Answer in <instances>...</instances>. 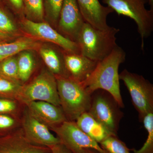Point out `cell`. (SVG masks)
<instances>
[{"instance_id": "1", "label": "cell", "mask_w": 153, "mask_h": 153, "mask_svg": "<svg viewBox=\"0 0 153 153\" xmlns=\"http://www.w3.org/2000/svg\"><path fill=\"white\" fill-rule=\"evenodd\" d=\"M126 58L125 52L117 46L109 56L98 62L94 71L81 84L91 94L98 89L107 91L121 108L124 107L121 94L118 70Z\"/></svg>"}, {"instance_id": "2", "label": "cell", "mask_w": 153, "mask_h": 153, "mask_svg": "<svg viewBox=\"0 0 153 153\" xmlns=\"http://www.w3.org/2000/svg\"><path fill=\"white\" fill-rule=\"evenodd\" d=\"M119 31L110 26L105 30H99L85 22L76 41L80 54L97 62L102 61L118 46L116 35Z\"/></svg>"}, {"instance_id": "3", "label": "cell", "mask_w": 153, "mask_h": 153, "mask_svg": "<svg viewBox=\"0 0 153 153\" xmlns=\"http://www.w3.org/2000/svg\"><path fill=\"white\" fill-rule=\"evenodd\" d=\"M60 106L67 120L75 121L90 108L91 94L81 82L70 77L55 76Z\"/></svg>"}, {"instance_id": "4", "label": "cell", "mask_w": 153, "mask_h": 153, "mask_svg": "<svg viewBox=\"0 0 153 153\" xmlns=\"http://www.w3.org/2000/svg\"><path fill=\"white\" fill-rule=\"evenodd\" d=\"M119 16L129 17L135 22L141 38V49L144 40L152 35L153 31V10H148L146 5L149 0H102Z\"/></svg>"}, {"instance_id": "5", "label": "cell", "mask_w": 153, "mask_h": 153, "mask_svg": "<svg viewBox=\"0 0 153 153\" xmlns=\"http://www.w3.org/2000/svg\"><path fill=\"white\" fill-rule=\"evenodd\" d=\"M121 107L111 94L98 89L91 94L88 113L108 130L117 135L120 123L124 114Z\"/></svg>"}, {"instance_id": "6", "label": "cell", "mask_w": 153, "mask_h": 153, "mask_svg": "<svg viewBox=\"0 0 153 153\" xmlns=\"http://www.w3.org/2000/svg\"><path fill=\"white\" fill-rule=\"evenodd\" d=\"M120 80L124 83L132 102L142 122L143 118L153 112V85L142 75L124 69L119 74Z\"/></svg>"}, {"instance_id": "7", "label": "cell", "mask_w": 153, "mask_h": 153, "mask_svg": "<svg viewBox=\"0 0 153 153\" xmlns=\"http://www.w3.org/2000/svg\"><path fill=\"white\" fill-rule=\"evenodd\" d=\"M18 101L26 105L33 101H44L60 106L56 77L43 70L32 82L23 86Z\"/></svg>"}, {"instance_id": "8", "label": "cell", "mask_w": 153, "mask_h": 153, "mask_svg": "<svg viewBox=\"0 0 153 153\" xmlns=\"http://www.w3.org/2000/svg\"><path fill=\"white\" fill-rule=\"evenodd\" d=\"M50 130L56 134L61 143L72 153H80L86 149L95 150L99 153H107L98 143L82 131L75 121H65Z\"/></svg>"}, {"instance_id": "9", "label": "cell", "mask_w": 153, "mask_h": 153, "mask_svg": "<svg viewBox=\"0 0 153 153\" xmlns=\"http://www.w3.org/2000/svg\"><path fill=\"white\" fill-rule=\"evenodd\" d=\"M22 23L25 31L31 36L53 43L67 53L80 54L77 43L64 37L47 23L28 19L24 20Z\"/></svg>"}, {"instance_id": "10", "label": "cell", "mask_w": 153, "mask_h": 153, "mask_svg": "<svg viewBox=\"0 0 153 153\" xmlns=\"http://www.w3.org/2000/svg\"><path fill=\"white\" fill-rule=\"evenodd\" d=\"M25 109L21 124L25 137L30 143L49 148L61 143L46 125L33 116L27 107Z\"/></svg>"}, {"instance_id": "11", "label": "cell", "mask_w": 153, "mask_h": 153, "mask_svg": "<svg viewBox=\"0 0 153 153\" xmlns=\"http://www.w3.org/2000/svg\"><path fill=\"white\" fill-rule=\"evenodd\" d=\"M85 23L76 0H64L57 24L60 34L76 43Z\"/></svg>"}, {"instance_id": "12", "label": "cell", "mask_w": 153, "mask_h": 153, "mask_svg": "<svg viewBox=\"0 0 153 153\" xmlns=\"http://www.w3.org/2000/svg\"><path fill=\"white\" fill-rule=\"evenodd\" d=\"M0 153H52L50 148L30 143L22 128L0 136Z\"/></svg>"}, {"instance_id": "13", "label": "cell", "mask_w": 153, "mask_h": 153, "mask_svg": "<svg viewBox=\"0 0 153 153\" xmlns=\"http://www.w3.org/2000/svg\"><path fill=\"white\" fill-rule=\"evenodd\" d=\"M84 21L94 27L103 30L109 26L107 17L114 11L109 7L102 5L99 0H76Z\"/></svg>"}, {"instance_id": "14", "label": "cell", "mask_w": 153, "mask_h": 153, "mask_svg": "<svg viewBox=\"0 0 153 153\" xmlns=\"http://www.w3.org/2000/svg\"><path fill=\"white\" fill-rule=\"evenodd\" d=\"M26 105L33 116L46 125L50 129L67 120L60 106L39 101L31 102Z\"/></svg>"}, {"instance_id": "15", "label": "cell", "mask_w": 153, "mask_h": 153, "mask_svg": "<svg viewBox=\"0 0 153 153\" xmlns=\"http://www.w3.org/2000/svg\"><path fill=\"white\" fill-rule=\"evenodd\" d=\"M64 62L69 77L80 82L89 77L98 63L81 54L67 52L64 55Z\"/></svg>"}, {"instance_id": "16", "label": "cell", "mask_w": 153, "mask_h": 153, "mask_svg": "<svg viewBox=\"0 0 153 153\" xmlns=\"http://www.w3.org/2000/svg\"><path fill=\"white\" fill-rule=\"evenodd\" d=\"M75 122L82 131L99 144L109 136L116 135L108 130L88 112L81 114Z\"/></svg>"}, {"instance_id": "17", "label": "cell", "mask_w": 153, "mask_h": 153, "mask_svg": "<svg viewBox=\"0 0 153 153\" xmlns=\"http://www.w3.org/2000/svg\"><path fill=\"white\" fill-rule=\"evenodd\" d=\"M40 53L49 71L55 76L69 77L64 62L65 55H62L57 50L46 47L41 48Z\"/></svg>"}, {"instance_id": "18", "label": "cell", "mask_w": 153, "mask_h": 153, "mask_svg": "<svg viewBox=\"0 0 153 153\" xmlns=\"http://www.w3.org/2000/svg\"><path fill=\"white\" fill-rule=\"evenodd\" d=\"M39 43L33 38L24 37L10 43L0 42V61L23 51L35 49Z\"/></svg>"}, {"instance_id": "19", "label": "cell", "mask_w": 153, "mask_h": 153, "mask_svg": "<svg viewBox=\"0 0 153 153\" xmlns=\"http://www.w3.org/2000/svg\"><path fill=\"white\" fill-rule=\"evenodd\" d=\"M29 50L20 53L17 58L19 81L25 82L30 79L35 67V61L33 54Z\"/></svg>"}, {"instance_id": "20", "label": "cell", "mask_w": 153, "mask_h": 153, "mask_svg": "<svg viewBox=\"0 0 153 153\" xmlns=\"http://www.w3.org/2000/svg\"><path fill=\"white\" fill-rule=\"evenodd\" d=\"M23 85L19 81L0 75V97L19 100Z\"/></svg>"}, {"instance_id": "21", "label": "cell", "mask_w": 153, "mask_h": 153, "mask_svg": "<svg viewBox=\"0 0 153 153\" xmlns=\"http://www.w3.org/2000/svg\"><path fill=\"white\" fill-rule=\"evenodd\" d=\"M18 34L16 26L8 12L0 6V39L7 40Z\"/></svg>"}, {"instance_id": "22", "label": "cell", "mask_w": 153, "mask_h": 153, "mask_svg": "<svg viewBox=\"0 0 153 153\" xmlns=\"http://www.w3.org/2000/svg\"><path fill=\"white\" fill-rule=\"evenodd\" d=\"M24 13L28 19L41 22L45 15L44 0H24Z\"/></svg>"}, {"instance_id": "23", "label": "cell", "mask_w": 153, "mask_h": 153, "mask_svg": "<svg viewBox=\"0 0 153 153\" xmlns=\"http://www.w3.org/2000/svg\"><path fill=\"white\" fill-rule=\"evenodd\" d=\"M107 153H131L130 150L117 135H111L99 144Z\"/></svg>"}, {"instance_id": "24", "label": "cell", "mask_w": 153, "mask_h": 153, "mask_svg": "<svg viewBox=\"0 0 153 153\" xmlns=\"http://www.w3.org/2000/svg\"><path fill=\"white\" fill-rule=\"evenodd\" d=\"M148 133L147 138L142 147L140 149H133V153H153V112L149 113L142 120Z\"/></svg>"}, {"instance_id": "25", "label": "cell", "mask_w": 153, "mask_h": 153, "mask_svg": "<svg viewBox=\"0 0 153 153\" xmlns=\"http://www.w3.org/2000/svg\"><path fill=\"white\" fill-rule=\"evenodd\" d=\"M0 75L20 82L17 58L12 56L0 61Z\"/></svg>"}, {"instance_id": "26", "label": "cell", "mask_w": 153, "mask_h": 153, "mask_svg": "<svg viewBox=\"0 0 153 153\" xmlns=\"http://www.w3.org/2000/svg\"><path fill=\"white\" fill-rule=\"evenodd\" d=\"M21 122L16 115L0 114V136L20 128Z\"/></svg>"}, {"instance_id": "27", "label": "cell", "mask_w": 153, "mask_h": 153, "mask_svg": "<svg viewBox=\"0 0 153 153\" xmlns=\"http://www.w3.org/2000/svg\"><path fill=\"white\" fill-rule=\"evenodd\" d=\"M64 0H44V12L47 17L57 25Z\"/></svg>"}, {"instance_id": "28", "label": "cell", "mask_w": 153, "mask_h": 153, "mask_svg": "<svg viewBox=\"0 0 153 153\" xmlns=\"http://www.w3.org/2000/svg\"><path fill=\"white\" fill-rule=\"evenodd\" d=\"M18 100L0 97V114L16 115L18 110Z\"/></svg>"}, {"instance_id": "29", "label": "cell", "mask_w": 153, "mask_h": 153, "mask_svg": "<svg viewBox=\"0 0 153 153\" xmlns=\"http://www.w3.org/2000/svg\"><path fill=\"white\" fill-rule=\"evenodd\" d=\"M11 7L18 13H24V0H7Z\"/></svg>"}, {"instance_id": "30", "label": "cell", "mask_w": 153, "mask_h": 153, "mask_svg": "<svg viewBox=\"0 0 153 153\" xmlns=\"http://www.w3.org/2000/svg\"><path fill=\"white\" fill-rule=\"evenodd\" d=\"M50 149L52 153H72L61 143L53 146Z\"/></svg>"}, {"instance_id": "31", "label": "cell", "mask_w": 153, "mask_h": 153, "mask_svg": "<svg viewBox=\"0 0 153 153\" xmlns=\"http://www.w3.org/2000/svg\"><path fill=\"white\" fill-rule=\"evenodd\" d=\"M80 153H99L98 152L95 150L92 149H86L82 150V152Z\"/></svg>"}, {"instance_id": "32", "label": "cell", "mask_w": 153, "mask_h": 153, "mask_svg": "<svg viewBox=\"0 0 153 153\" xmlns=\"http://www.w3.org/2000/svg\"><path fill=\"white\" fill-rule=\"evenodd\" d=\"M149 4L150 6V9L153 10V0H149Z\"/></svg>"}, {"instance_id": "33", "label": "cell", "mask_w": 153, "mask_h": 153, "mask_svg": "<svg viewBox=\"0 0 153 153\" xmlns=\"http://www.w3.org/2000/svg\"><path fill=\"white\" fill-rule=\"evenodd\" d=\"M1 42V40L0 39V42Z\"/></svg>"}]
</instances>
